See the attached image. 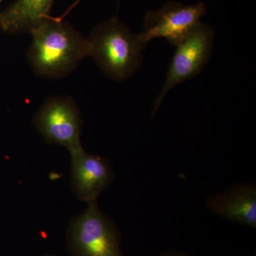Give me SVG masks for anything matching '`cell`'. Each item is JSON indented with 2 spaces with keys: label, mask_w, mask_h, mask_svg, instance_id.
Masks as SVG:
<instances>
[{
  "label": "cell",
  "mask_w": 256,
  "mask_h": 256,
  "mask_svg": "<svg viewBox=\"0 0 256 256\" xmlns=\"http://www.w3.org/2000/svg\"><path fill=\"white\" fill-rule=\"evenodd\" d=\"M54 0H16L0 14V26L12 33L30 32L50 18Z\"/></svg>",
  "instance_id": "9"
},
{
  "label": "cell",
  "mask_w": 256,
  "mask_h": 256,
  "mask_svg": "<svg viewBox=\"0 0 256 256\" xmlns=\"http://www.w3.org/2000/svg\"><path fill=\"white\" fill-rule=\"evenodd\" d=\"M214 33L208 25L198 23L188 36L176 45L162 88L154 101L152 116L165 96L175 86L194 78L202 72L210 60Z\"/></svg>",
  "instance_id": "4"
},
{
  "label": "cell",
  "mask_w": 256,
  "mask_h": 256,
  "mask_svg": "<svg viewBox=\"0 0 256 256\" xmlns=\"http://www.w3.org/2000/svg\"><path fill=\"white\" fill-rule=\"evenodd\" d=\"M33 40L28 52V62L37 75L62 78L90 56L88 38L62 18L50 16L33 28Z\"/></svg>",
  "instance_id": "1"
},
{
  "label": "cell",
  "mask_w": 256,
  "mask_h": 256,
  "mask_svg": "<svg viewBox=\"0 0 256 256\" xmlns=\"http://www.w3.org/2000/svg\"><path fill=\"white\" fill-rule=\"evenodd\" d=\"M2 1H3V0H0V3H1L2 2Z\"/></svg>",
  "instance_id": "12"
},
{
  "label": "cell",
  "mask_w": 256,
  "mask_h": 256,
  "mask_svg": "<svg viewBox=\"0 0 256 256\" xmlns=\"http://www.w3.org/2000/svg\"><path fill=\"white\" fill-rule=\"evenodd\" d=\"M90 55L108 77L122 80L132 76L142 63L144 47L118 18H111L98 25L88 38Z\"/></svg>",
  "instance_id": "2"
},
{
  "label": "cell",
  "mask_w": 256,
  "mask_h": 256,
  "mask_svg": "<svg viewBox=\"0 0 256 256\" xmlns=\"http://www.w3.org/2000/svg\"><path fill=\"white\" fill-rule=\"evenodd\" d=\"M67 248L72 256H122L118 229L96 202L70 220Z\"/></svg>",
  "instance_id": "3"
},
{
  "label": "cell",
  "mask_w": 256,
  "mask_h": 256,
  "mask_svg": "<svg viewBox=\"0 0 256 256\" xmlns=\"http://www.w3.org/2000/svg\"><path fill=\"white\" fill-rule=\"evenodd\" d=\"M158 256H188L186 254H183V252H164V254H161V255Z\"/></svg>",
  "instance_id": "10"
},
{
  "label": "cell",
  "mask_w": 256,
  "mask_h": 256,
  "mask_svg": "<svg viewBox=\"0 0 256 256\" xmlns=\"http://www.w3.org/2000/svg\"><path fill=\"white\" fill-rule=\"evenodd\" d=\"M206 10L202 2L184 5L168 2L160 9L146 12L144 25L138 37L146 48L150 42L162 38L176 46L198 23Z\"/></svg>",
  "instance_id": "6"
},
{
  "label": "cell",
  "mask_w": 256,
  "mask_h": 256,
  "mask_svg": "<svg viewBox=\"0 0 256 256\" xmlns=\"http://www.w3.org/2000/svg\"><path fill=\"white\" fill-rule=\"evenodd\" d=\"M206 206L215 214L236 224L256 228V186L238 183L207 198Z\"/></svg>",
  "instance_id": "8"
},
{
  "label": "cell",
  "mask_w": 256,
  "mask_h": 256,
  "mask_svg": "<svg viewBox=\"0 0 256 256\" xmlns=\"http://www.w3.org/2000/svg\"><path fill=\"white\" fill-rule=\"evenodd\" d=\"M114 171L105 158L84 149L70 154V183L76 196L88 204L110 186Z\"/></svg>",
  "instance_id": "7"
},
{
  "label": "cell",
  "mask_w": 256,
  "mask_h": 256,
  "mask_svg": "<svg viewBox=\"0 0 256 256\" xmlns=\"http://www.w3.org/2000/svg\"><path fill=\"white\" fill-rule=\"evenodd\" d=\"M33 124L47 143L63 146L70 154L82 149V116L70 97L48 98L35 114Z\"/></svg>",
  "instance_id": "5"
},
{
  "label": "cell",
  "mask_w": 256,
  "mask_h": 256,
  "mask_svg": "<svg viewBox=\"0 0 256 256\" xmlns=\"http://www.w3.org/2000/svg\"><path fill=\"white\" fill-rule=\"evenodd\" d=\"M43 256H56L53 255V254H46V255H44Z\"/></svg>",
  "instance_id": "11"
}]
</instances>
